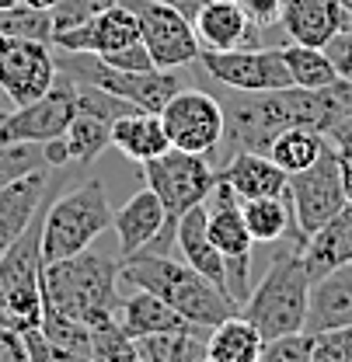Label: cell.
I'll use <instances>...</instances> for the list:
<instances>
[{
  "label": "cell",
  "mask_w": 352,
  "mask_h": 362,
  "mask_svg": "<svg viewBox=\"0 0 352 362\" xmlns=\"http://www.w3.org/2000/svg\"><path fill=\"white\" fill-rule=\"evenodd\" d=\"M241 213H244V226L251 233L255 244H276L283 240L293 226V209H290V199L286 195H272V199H244L241 202Z\"/></svg>",
  "instance_id": "26"
},
{
  "label": "cell",
  "mask_w": 352,
  "mask_h": 362,
  "mask_svg": "<svg viewBox=\"0 0 352 362\" xmlns=\"http://www.w3.org/2000/svg\"><path fill=\"white\" fill-rule=\"evenodd\" d=\"M130 42H140V21H136V14H132V7L126 0H119L108 11H101L88 21L52 35V49L94 52V56H108V52H115V49H123Z\"/></svg>",
  "instance_id": "14"
},
{
  "label": "cell",
  "mask_w": 352,
  "mask_h": 362,
  "mask_svg": "<svg viewBox=\"0 0 352 362\" xmlns=\"http://www.w3.org/2000/svg\"><path fill=\"white\" fill-rule=\"evenodd\" d=\"M56 74L59 70L49 42L0 35V94H7L14 108H25L42 98L56 84Z\"/></svg>",
  "instance_id": "13"
},
{
  "label": "cell",
  "mask_w": 352,
  "mask_h": 362,
  "mask_svg": "<svg viewBox=\"0 0 352 362\" xmlns=\"http://www.w3.org/2000/svg\"><path fill=\"white\" fill-rule=\"evenodd\" d=\"M119 279H123V265L88 247L81 255L45 262L42 303L94 331L119 320Z\"/></svg>",
  "instance_id": "1"
},
{
  "label": "cell",
  "mask_w": 352,
  "mask_h": 362,
  "mask_svg": "<svg viewBox=\"0 0 352 362\" xmlns=\"http://www.w3.org/2000/svg\"><path fill=\"white\" fill-rule=\"evenodd\" d=\"M324 139H328V146L339 153L342 164H352V115L331 122V126L324 129Z\"/></svg>",
  "instance_id": "40"
},
{
  "label": "cell",
  "mask_w": 352,
  "mask_h": 362,
  "mask_svg": "<svg viewBox=\"0 0 352 362\" xmlns=\"http://www.w3.org/2000/svg\"><path fill=\"white\" fill-rule=\"evenodd\" d=\"M25 4H28V7H39V11H52L59 0H25Z\"/></svg>",
  "instance_id": "44"
},
{
  "label": "cell",
  "mask_w": 352,
  "mask_h": 362,
  "mask_svg": "<svg viewBox=\"0 0 352 362\" xmlns=\"http://www.w3.org/2000/svg\"><path fill=\"white\" fill-rule=\"evenodd\" d=\"M0 35L52 45V35H56V28H52V11H39V7H28V4L7 7V11H0Z\"/></svg>",
  "instance_id": "30"
},
{
  "label": "cell",
  "mask_w": 352,
  "mask_h": 362,
  "mask_svg": "<svg viewBox=\"0 0 352 362\" xmlns=\"http://www.w3.org/2000/svg\"><path fill=\"white\" fill-rule=\"evenodd\" d=\"M161 122L175 150L210 157L223 143V105L206 90H178L161 108Z\"/></svg>",
  "instance_id": "11"
},
{
  "label": "cell",
  "mask_w": 352,
  "mask_h": 362,
  "mask_svg": "<svg viewBox=\"0 0 352 362\" xmlns=\"http://www.w3.org/2000/svg\"><path fill=\"white\" fill-rule=\"evenodd\" d=\"M119 327L136 341V338L185 331V327H199V324H188V320L178 314V310H171L161 296H154V293H147V289H132L126 300H119Z\"/></svg>",
  "instance_id": "21"
},
{
  "label": "cell",
  "mask_w": 352,
  "mask_h": 362,
  "mask_svg": "<svg viewBox=\"0 0 352 362\" xmlns=\"http://www.w3.org/2000/svg\"><path fill=\"white\" fill-rule=\"evenodd\" d=\"M119 265H123V279L130 282L132 289H147V293L161 296L188 324L217 327L227 317L241 314V307L227 293H220L210 279H203L192 265L175 262L168 255L136 251V255L119 258Z\"/></svg>",
  "instance_id": "2"
},
{
  "label": "cell",
  "mask_w": 352,
  "mask_h": 362,
  "mask_svg": "<svg viewBox=\"0 0 352 362\" xmlns=\"http://www.w3.org/2000/svg\"><path fill=\"white\" fill-rule=\"evenodd\" d=\"M112 4H119V0H59V4L52 7V28H56V32L74 28V25L88 21L94 14L108 11Z\"/></svg>",
  "instance_id": "34"
},
{
  "label": "cell",
  "mask_w": 352,
  "mask_h": 362,
  "mask_svg": "<svg viewBox=\"0 0 352 362\" xmlns=\"http://www.w3.org/2000/svg\"><path fill=\"white\" fill-rule=\"evenodd\" d=\"M349 324H352V265H342V269L328 272V275L310 282L304 331L307 334H321V331H335V327H349Z\"/></svg>",
  "instance_id": "18"
},
{
  "label": "cell",
  "mask_w": 352,
  "mask_h": 362,
  "mask_svg": "<svg viewBox=\"0 0 352 362\" xmlns=\"http://www.w3.org/2000/svg\"><path fill=\"white\" fill-rule=\"evenodd\" d=\"M300 255H304L310 282L328 275V272L342 269V265H352V206H346L331 223H324L317 233H310Z\"/></svg>",
  "instance_id": "22"
},
{
  "label": "cell",
  "mask_w": 352,
  "mask_h": 362,
  "mask_svg": "<svg viewBox=\"0 0 352 362\" xmlns=\"http://www.w3.org/2000/svg\"><path fill=\"white\" fill-rule=\"evenodd\" d=\"M300 251H304V240H290V247L272 258L268 272L248 293V300L241 303V317L259 327L265 341L304 331L310 275Z\"/></svg>",
  "instance_id": "3"
},
{
  "label": "cell",
  "mask_w": 352,
  "mask_h": 362,
  "mask_svg": "<svg viewBox=\"0 0 352 362\" xmlns=\"http://www.w3.org/2000/svg\"><path fill=\"white\" fill-rule=\"evenodd\" d=\"M7 115H11V112H0V122H4V119H7Z\"/></svg>",
  "instance_id": "47"
},
{
  "label": "cell",
  "mask_w": 352,
  "mask_h": 362,
  "mask_svg": "<svg viewBox=\"0 0 352 362\" xmlns=\"http://www.w3.org/2000/svg\"><path fill=\"white\" fill-rule=\"evenodd\" d=\"M164 223H168V213H164L161 199H157L150 188L136 192L130 202L112 216V226H115V237H119V251H123V258H126V255H136V251H143L147 244H154V237L164 230Z\"/></svg>",
  "instance_id": "20"
},
{
  "label": "cell",
  "mask_w": 352,
  "mask_h": 362,
  "mask_svg": "<svg viewBox=\"0 0 352 362\" xmlns=\"http://www.w3.org/2000/svg\"><path fill=\"white\" fill-rule=\"evenodd\" d=\"M0 362H28L25 334L7 324H0Z\"/></svg>",
  "instance_id": "41"
},
{
  "label": "cell",
  "mask_w": 352,
  "mask_h": 362,
  "mask_svg": "<svg viewBox=\"0 0 352 362\" xmlns=\"http://www.w3.org/2000/svg\"><path fill=\"white\" fill-rule=\"evenodd\" d=\"M74 88H77V112L94 115V119H101L108 126L119 122V119H126V115H132V112H143L132 101L119 98V94H108V90H101V88H91V84H74Z\"/></svg>",
  "instance_id": "31"
},
{
  "label": "cell",
  "mask_w": 352,
  "mask_h": 362,
  "mask_svg": "<svg viewBox=\"0 0 352 362\" xmlns=\"http://www.w3.org/2000/svg\"><path fill=\"white\" fill-rule=\"evenodd\" d=\"M265 338L255 324H248L241 314L227 317L223 324L210 327L206 338V362H259Z\"/></svg>",
  "instance_id": "25"
},
{
  "label": "cell",
  "mask_w": 352,
  "mask_h": 362,
  "mask_svg": "<svg viewBox=\"0 0 352 362\" xmlns=\"http://www.w3.org/2000/svg\"><path fill=\"white\" fill-rule=\"evenodd\" d=\"M164 4H168V7H175L178 14H185L188 21H195V14L203 11V4H206V0H164Z\"/></svg>",
  "instance_id": "42"
},
{
  "label": "cell",
  "mask_w": 352,
  "mask_h": 362,
  "mask_svg": "<svg viewBox=\"0 0 352 362\" xmlns=\"http://www.w3.org/2000/svg\"><path fill=\"white\" fill-rule=\"evenodd\" d=\"M324 146H328L324 133L297 126V129H286V133H279L268 143V157H272L286 175H297V171H307L310 164L324 153Z\"/></svg>",
  "instance_id": "27"
},
{
  "label": "cell",
  "mask_w": 352,
  "mask_h": 362,
  "mask_svg": "<svg viewBox=\"0 0 352 362\" xmlns=\"http://www.w3.org/2000/svg\"><path fill=\"white\" fill-rule=\"evenodd\" d=\"M203 209H206L210 240L217 244V251L223 255V265H227V289H230L234 303L241 307L251 293V247H255V240L244 226L241 199L217 178L213 192L203 202Z\"/></svg>",
  "instance_id": "7"
},
{
  "label": "cell",
  "mask_w": 352,
  "mask_h": 362,
  "mask_svg": "<svg viewBox=\"0 0 352 362\" xmlns=\"http://www.w3.org/2000/svg\"><path fill=\"white\" fill-rule=\"evenodd\" d=\"M203 70L227 84L230 90H283L293 88V77L286 70L283 49H203L199 52Z\"/></svg>",
  "instance_id": "12"
},
{
  "label": "cell",
  "mask_w": 352,
  "mask_h": 362,
  "mask_svg": "<svg viewBox=\"0 0 352 362\" xmlns=\"http://www.w3.org/2000/svg\"><path fill=\"white\" fill-rule=\"evenodd\" d=\"M25 349H28V362H88V359H81V356H70V352L56 349L39 327L35 331H25Z\"/></svg>",
  "instance_id": "36"
},
{
  "label": "cell",
  "mask_w": 352,
  "mask_h": 362,
  "mask_svg": "<svg viewBox=\"0 0 352 362\" xmlns=\"http://www.w3.org/2000/svg\"><path fill=\"white\" fill-rule=\"evenodd\" d=\"M140 171H143V178H147V188L161 199V206H164V213H168L164 230H161V233L154 237V244H147L143 251L168 255V244L175 240L178 220H181L188 209L203 206L206 195L213 192L217 168H213L210 157H203V153H185V150H175V146H171L168 153H161V157L140 164Z\"/></svg>",
  "instance_id": "4"
},
{
  "label": "cell",
  "mask_w": 352,
  "mask_h": 362,
  "mask_svg": "<svg viewBox=\"0 0 352 362\" xmlns=\"http://www.w3.org/2000/svg\"><path fill=\"white\" fill-rule=\"evenodd\" d=\"M310 338H314V362H352V324Z\"/></svg>",
  "instance_id": "35"
},
{
  "label": "cell",
  "mask_w": 352,
  "mask_h": 362,
  "mask_svg": "<svg viewBox=\"0 0 352 362\" xmlns=\"http://www.w3.org/2000/svg\"><path fill=\"white\" fill-rule=\"evenodd\" d=\"M101 59L112 63V66H119V70H154V59H150V52H147L143 42L123 45V49H115V52H108Z\"/></svg>",
  "instance_id": "38"
},
{
  "label": "cell",
  "mask_w": 352,
  "mask_h": 362,
  "mask_svg": "<svg viewBox=\"0 0 352 362\" xmlns=\"http://www.w3.org/2000/svg\"><path fill=\"white\" fill-rule=\"evenodd\" d=\"M175 244H178V251H181V258H185V265H192L203 279H210L220 293L230 296V289H227V265H223V255L217 251V244L210 240L206 209H203V206L188 209V213L178 220ZM230 300H234V296H230Z\"/></svg>",
  "instance_id": "19"
},
{
  "label": "cell",
  "mask_w": 352,
  "mask_h": 362,
  "mask_svg": "<svg viewBox=\"0 0 352 362\" xmlns=\"http://www.w3.org/2000/svg\"><path fill=\"white\" fill-rule=\"evenodd\" d=\"M63 143H67V157H70V164L88 168V164H94V160L101 157L105 146H112V126L101 122V119H94V115L77 112L74 122H70L67 133H63Z\"/></svg>",
  "instance_id": "29"
},
{
  "label": "cell",
  "mask_w": 352,
  "mask_h": 362,
  "mask_svg": "<svg viewBox=\"0 0 352 362\" xmlns=\"http://www.w3.org/2000/svg\"><path fill=\"white\" fill-rule=\"evenodd\" d=\"M283 59H286V70L293 77V88L324 90L339 81V70H335V63L328 59L324 49L290 42V45H283Z\"/></svg>",
  "instance_id": "28"
},
{
  "label": "cell",
  "mask_w": 352,
  "mask_h": 362,
  "mask_svg": "<svg viewBox=\"0 0 352 362\" xmlns=\"http://www.w3.org/2000/svg\"><path fill=\"white\" fill-rule=\"evenodd\" d=\"M42 168H49L42 143H0V188Z\"/></svg>",
  "instance_id": "32"
},
{
  "label": "cell",
  "mask_w": 352,
  "mask_h": 362,
  "mask_svg": "<svg viewBox=\"0 0 352 362\" xmlns=\"http://www.w3.org/2000/svg\"><path fill=\"white\" fill-rule=\"evenodd\" d=\"M18 4H25V0H0V11H7V7H18Z\"/></svg>",
  "instance_id": "45"
},
{
  "label": "cell",
  "mask_w": 352,
  "mask_h": 362,
  "mask_svg": "<svg viewBox=\"0 0 352 362\" xmlns=\"http://www.w3.org/2000/svg\"><path fill=\"white\" fill-rule=\"evenodd\" d=\"M77 115V88L67 74H56V84L25 108H14L0 122V143H49L67 133Z\"/></svg>",
  "instance_id": "10"
},
{
  "label": "cell",
  "mask_w": 352,
  "mask_h": 362,
  "mask_svg": "<svg viewBox=\"0 0 352 362\" xmlns=\"http://www.w3.org/2000/svg\"><path fill=\"white\" fill-rule=\"evenodd\" d=\"M324 52H328V59L335 63L339 77L352 84V21H346V28H342L331 42L324 45Z\"/></svg>",
  "instance_id": "37"
},
{
  "label": "cell",
  "mask_w": 352,
  "mask_h": 362,
  "mask_svg": "<svg viewBox=\"0 0 352 362\" xmlns=\"http://www.w3.org/2000/svg\"><path fill=\"white\" fill-rule=\"evenodd\" d=\"M112 146L126 153L132 164H147L171 150L168 129L161 122V112H132L126 119L112 122Z\"/></svg>",
  "instance_id": "23"
},
{
  "label": "cell",
  "mask_w": 352,
  "mask_h": 362,
  "mask_svg": "<svg viewBox=\"0 0 352 362\" xmlns=\"http://www.w3.org/2000/svg\"><path fill=\"white\" fill-rule=\"evenodd\" d=\"M112 206L101 181H84L74 192L49 199L42 216V258L59 262L88 251L91 244L112 226Z\"/></svg>",
  "instance_id": "6"
},
{
  "label": "cell",
  "mask_w": 352,
  "mask_h": 362,
  "mask_svg": "<svg viewBox=\"0 0 352 362\" xmlns=\"http://www.w3.org/2000/svg\"><path fill=\"white\" fill-rule=\"evenodd\" d=\"M237 4L248 14V21L259 28L279 25V18H283V0H237Z\"/></svg>",
  "instance_id": "39"
},
{
  "label": "cell",
  "mask_w": 352,
  "mask_h": 362,
  "mask_svg": "<svg viewBox=\"0 0 352 362\" xmlns=\"http://www.w3.org/2000/svg\"><path fill=\"white\" fill-rule=\"evenodd\" d=\"M49 185H52V168H42L0 188V255L28 230V223L49 202Z\"/></svg>",
  "instance_id": "15"
},
{
  "label": "cell",
  "mask_w": 352,
  "mask_h": 362,
  "mask_svg": "<svg viewBox=\"0 0 352 362\" xmlns=\"http://www.w3.org/2000/svg\"><path fill=\"white\" fill-rule=\"evenodd\" d=\"M259 362H314V338H310L307 331L272 338V341L262 345Z\"/></svg>",
  "instance_id": "33"
},
{
  "label": "cell",
  "mask_w": 352,
  "mask_h": 362,
  "mask_svg": "<svg viewBox=\"0 0 352 362\" xmlns=\"http://www.w3.org/2000/svg\"><path fill=\"white\" fill-rule=\"evenodd\" d=\"M49 206V202H45ZM28 223V230L0 255V324L14 331H35L42 324V216Z\"/></svg>",
  "instance_id": "5"
},
{
  "label": "cell",
  "mask_w": 352,
  "mask_h": 362,
  "mask_svg": "<svg viewBox=\"0 0 352 362\" xmlns=\"http://www.w3.org/2000/svg\"><path fill=\"white\" fill-rule=\"evenodd\" d=\"M286 199L293 209V226L300 237L317 233L324 223H331L346 206V181H342V160L331 146H324V153L310 164L307 171L290 175L286 185Z\"/></svg>",
  "instance_id": "8"
},
{
  "label": "cell",
  "mask_w": 352,
  "mask_h": 362,
  "mask_svg": "<svg viewBox=\"0 0 352 362\" xmlns=\"http://www.w3.org/2000/svg\"><path fill=\"white\" fill-rule=\"evenodd\" d=\"M279 25L290 42L324 49L346 28V7L342 0H283Z\"/></svg>",
  "instance_id": "16"
},
{
  "label": "cell",
  "mask_w": 352,
  "mask_h": 362,
  "mask_svg": "<svg viewBox=\"0 0 352 362\" xmlns=\"http://www.w3.org/2000/svg\"><path fill=\"white\" fill-rule=\"evenodd\" d=\"M126 362H143V359H140V356H130V359H126Z\"/></svg>",
  "instance_id": "46"
},
{
  "label": "cell",
  "mask_w": 352,
  "mask_h": 362,
  "mask_svg": "<svg viewBox=\"0 0 352 362\" xmlns=\"http://www.w3.org/2000/svg\"><path fill=\"white\" fill-rule=\"evenodd\" d=\"M192 28H195V39L203 49L223 52V49H241L251 21L237 0H206L203 11L195 14Z\"/></svg>",
  "instance_id": "24"
},
{
  "label": "cell",
  "mask_w": 352,
  "mask_h": 362,
  "mask_svg": "<svg viewBox=\"0 0 352 362\" xmlns=\"http://www.w3.org/2000/svg\"><path fill=\"white\" fill-rule=\"evenodd\" d=\"M217 178L244 202V199H272L286 195L290 175L268 157L255 150H234V157L217 171Z\"/></svg>",
  "instance_id": "17"
},
{
  "label": "cell",
  "mask_w": 352,
  "mask_h": 362,
  "mask_svg": "<svg viewBox=\"0 0 352 362\" xmlns=\"http://www.w3.org/2000/svg\"><path fill=\"white\" fill-rule=\"evenodd\" d=\"M126 4L140 21V42L147 45L157 70H178L199 59L203 45L185 14H178L164 0H126Z\"/></svg>",
  "instance_id": "9"
},
{
  "label": "cell",
  "mask_w": 352,
  "mask_h": 362,
  "mask_svg": "<svg viewBox=\"0 0 352 362\" xmlns=\"http://www.w3.org/2000/svg\"><path fill=\"white\" fill-rule=\"evenodd\" d=\"M342 181H346V199L352 206V164H342Z\"/></svg>",
  "instance_id": "43"
}]
</instances>
